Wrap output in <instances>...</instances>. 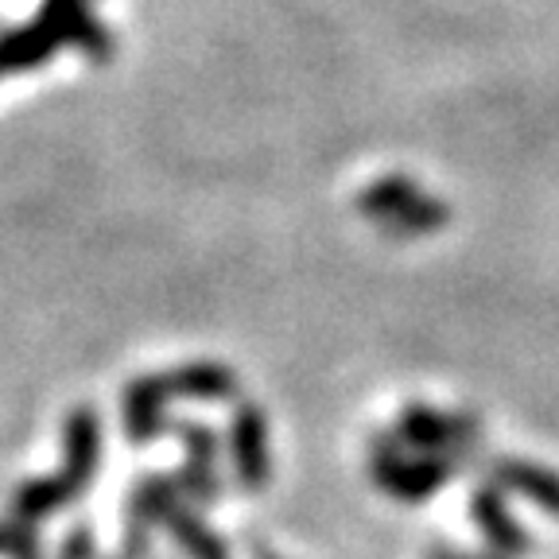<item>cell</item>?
<instances>
[{
    "label": "cell",
    "mask_w": 559,
    "mask_h": 559,
    "mask_svg": "<svg viewBox=\"0 0 559 559\" xmlns=\"http://www.w3.org/2000/svg\"><path fill=\"white\" fill-rule=\"evenodd\" d=\"M474 516H478L486 540L498 548V556L516 559V556H528V551L536 548L533 536L524 533L521 524H516V516L509 513L498 486H481L478 493H474Z\"/></svg>",
    "instance_id": "cell-1"
},
{
    "label": "cell",
    "mask_w": 559,
    "mask_h": 559,
    "mask_svg": "<svg viewBox=\"0 0 559 559\" xmlns=\"http://www.w3.org/2000/svg\"><path fill=\"white\" fill-rule=\"evenodd\" d=\"M493 478L501 489H513L516 498L533 501L536 509L559 516V474L540 463H524V459H501L493 466Z\"/></svg>",
    "instance_id": "cell-2"
},
{
    "label": "cell",
    "mask_w": 559,
    "mask_h": 559,
    "mask_svg": "<svg viewBox=\"0 0 559 559\" xmlns=\"http://www.w3.org/2000/svg\"><path fill=\"white\" fill-rule=\"evenodd\" d=\"M408 431L412 439H419V443L428 447H439V451H447V447H463L474 439V419H463V416H439V412H416V416L408 419Z\"/></svg>",
    "instance_id": "cell-3"
},
{
    "label": "cell",
    "mask_w": 559,
    "mask_h": 559,
    "mask_svg": "<svg viewBox=\"0 0 559 559\" xmlns=\"http://www.w3.org/2000/svg\"><path fill=\"white\" fill-rule=\"evenodd\" d=\"M431 559H454V556H451V551H447V548H439V551H436V556H431Z\"/></svg>",
    "instance_id": "cell-4"
},
{
    "label": "cell",
    "mask_w": 559,
    "mask_h": 559,
    "mask_svg": "<svg viewBox=\"0 0 559 559\" xmlns=\"http://www.w3.org/2000/svg\"><path fill=\"white\" fill-rule=\"evenodd\" d=\"M486 559H489V556H486Z\"/></svg>",
    "instance_id": "cell-5"
}]
</instances>
